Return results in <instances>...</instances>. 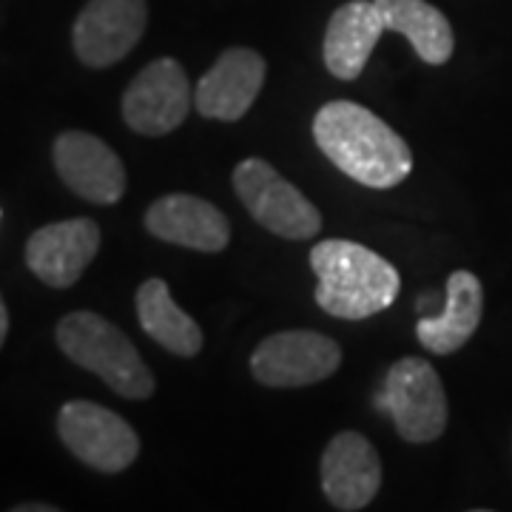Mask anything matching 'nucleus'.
Segmentation results:
<instances>
[{"instance_id": "12", "label": "nucleus", "mask_w": 512, "mask_h": 512, "mask_svg": "<svg viewBox=\"0 0 512 512\" xmlns=\"http://www.w3.org/2000/svg\"><path fill=\"white\" fill-rule=\"evenodd\" d=\"M322 493L336 510L359 512L382 487V458L356 430L333 436L319 461Z\"/></svg>"}, {"instance_id": "19", "label": "nucleus", "mask_w": 512, "mask_h": 512, "mask_svg": "<svg viewBox=\"0 0 512 512\" xmlns=\"http://www.w3.org/2000/svg\"><path fill=\"white\" fill-rule=\"evenodd\" d=\"M9 512H63L52 507V504H18V507H12Z\"/></svg>"}, {"instance_id": "8", "label": "nucleus", "mask_w": 512, "mask_h": 512, "mask_svg": "<svg viewBox=\"0 0 512 512\" xmlns=\"http://www.w3.org/2000/svg\"><path fill=\"white\" fill-rule=\"evenodd\" d=\"M191 100L183 63L174 57H157L123 92V120L143 137H163L183 126Z\"/></svg>"}, {"instance_id": "20", "label": "nucleus", "mask_w": 512, "mask_h": 512, "mask_svg": "<svg viewBox=\"0 0 512 512\" xmlns=\"http://www.w3.org/2000/svg\"><path fill=\"white\" fill-rule=\"evenodd\" d=\"M6 333H9V311H6V302H3V296H0V348H3V342H6Z\"/></svg>"}, {"instance_id": "21", "label": "nucleus", "mask_w": 512, "mask_h": 512, "mask_svg": "<svg viewBox=\"0 0 512 512\" xmlns=\"http://www.w3.org/2000/svg\"><path fill=\"white\" fill-rule=\"evenodd\" d=\"M470 512H493V510H470Z\"/></svg>"}, {"instance_id": "10", "label": "nucleus", "mask_w": 512, "mask_h": 512, "mask_svg": "<svg viewBox=\"0 0 512 512\" xmlns=\"http://www.w3.org/2000/svg\"><path fill=\"white\" fill-rule=\"evenodd\" d=\"M55 168L66 188L94 205H114L126 194V168L100 137L89 131H63L52 146Z\"/></svg>"}, {"instance_id": "5", "label": "nucleus", "mask_w": 512, "mask_h": 512, "mask_svg": "<svg viewBox=\"0 0 512 512\" xmlns=\"http://www.w3.org/2000/svg\"><path fill=\"white\" fill-rule=\"evenodd\" d=\"M234 191L265 231L282 239H311L322 231V214L274 165L248 157L234 168Z\"/></svg>"}, {"instance_id": "1", "label": "nucleus", "mask_w": 512, "mask_h": 512, "mask_svg": "<svg viewBox=\"0 0 512 512\" xmlns=\"http://www.w3.org/2000/svg\"><path fill=\"white\" fill-rule=\"evenodd\" d=\"M313 140L330 163L365 188H393L413 171V154L402 137L353 100H330L316 111Z\"/></svg>"}, {"instance_id": "9", "label": "nucleus", "mask_w": 512, "mask_h": 512, "mask_svg": "<svg viewBox=\"0 0 512 512\" xmlns=\"http://www.w3.org/2000/svg\"><path fill=\"white\" fill-rule=\"evenodd\" d=\"M146 23V0H89L74 20V55L89 69H109L143 40Z\"/></svg>"}, {"instance_id": "7", "label": "nucleus", "mask_w": 512, "mask_h": 512, "mask_svg": "<svg viewBox=\"0 0 512 512\" xmlns=\"http://www.w3.org/2000/svg\"><path fill=\"white\" fill-rule=\"evenodd\" d=\"M342 365L336 339L316 330H279L251 353V373L259 384L291 390L330 379Z\"/></svg>"}, {"instance_id": "6", "label": "nucleus", "mask_w": 512, "mask_h": 512, "mask_svg": "<svg viewBox=\"0 0 512 512\" xmlns=\"http://www.w3.org/2000/svg\"><path fill=\"white\" fill-rule=\"evenodd\" d=\"M57 436L74 458L97 473H123L140 456V436L103 404L74 399L57 413Z\"/></svg>"}, {"instance_id": "11", "label": "nucleus", "mask_w": 512, "mask_h": 512, "mask_svg": "<svg viewBox=\"0 0 512 512\" xmlns=\"http://www.w3.org/2000/svg\"><path fill=\"white\" fill-rule=\"evenodd\" d=\"M100 251V225L89 217L52 222L26 242L29 271L49 288H72Z\"/></svg>"}, {"instance_id": "3", "label": "nucleus", "mask_w": 512, "mask_h": 512, "mask_svg": "<svg viewBox=\"0 0 512 512\" xmlns=\"http://www.w3.org/2000/svg\"><path fill=\"white\" fill-rule=\"evenodd\" d=\"M57 348L63 350L74 365L92 370L123 399L143 402L154 393V373L143 362L140 350L117 325L100 313L74 311L57 322Z\"/></svg>"}, {"instance_id": "14", "label": "nucleus", "mask_w": 512, "mask_h": 512, "mask_svg": "<svg viewBox=\"0 0 512 512\" xmlns=\"http://www.w3.org/2000/svg\"><path fill=\"white\" fill-rule=\"evenodd\" d=\"M146 231L163 242L202 254H220L231 239L225 214L194 194H165L151 202L146 211Z\"/></svg>"}, {"instance_id": "4", "label": "nucleus", "mask_w": 512, "mask_h": 512, "mask_svg": "<svg viewBox=\"0 0 512 512\" xmlns=\"http://www.w3.org/2000/svg\"><path fill=\"white\" fill-rule=\"evenodd\" d=\"M376 404L396 424L407 444H430L447 430V393L436 367L419 356H404L390 365Z\"/></svg>"}, {"instance_id": "13", "label": "nucleus", "mask_w": 512, "mask_h": 512, "mask_svg": "<svg viewBox=\"0 0 512 512\" xmlns=\"http://www.w3.org/2000/svg\"><path fill=\"white\" fill-rule=\"evenodd\" d=\"M265 57L254 49H225L217 63L202 74L194 92V106L208 120L237 123L242 120L265 83Z\"/></svg>"}, {"instance_id": "15", "label": "nucleus", "mask_w": 512, "mask_h": 512, "mask_svg": "<svg viewBox=\"0 0 512 512\" xmlns=\"http://www.w3.org/2000/svg\"><path fill=\"white\" fill-rule=\"evenodd\" d=\"M384 20L376 0H350L339 6L328 20V32L322 43L325 66L336 80H356L365 72L379 37L384 35Z\"/></svg>"}, {"instance_id": "16", "label": "nucleus", "mask_w": 512, "mask_h": 512, "mask_svg": "<svg viewBox=\"0 0 512 512\" xmlns=\"http://www.w3.org/2000/svg\"><path fill=\"white\" fill-rule=\"evenodd\" d=\"M484 316V288L470 271H453L447 279V302L439 316H421L416 325L421 348L450 356L461 350L481 325Z\"/></svg>"}, {"instance_id": "18", "label": "nucleus", "mask_w": 512, "mask_h": 512, "mask_svg": "<svg viewBox=\"0 0 512 512\" xmlns=\"http://www.w3.org/2000/svg\"><path fill=\"white\" fill-rule=\"evenodd\" d=\"M137 319L148 336L174 356L191 359L202 350V330L174 302L165 279H146L137 291Z\"/></svg>"}, {"instance_id": "2", "label": "nucleus", "mask_w": 512, "mask_h": 512, "mask_svg": "<svg viewBox=\"0 0 512 512\" xmlns=\"http://www.w3.org/2000/svg\"><path fill=\"white\" fill-rule=\"evenodd\" d=\"M316 305L336 319L359 322L387 311L402 288L399 271L359 242L322 239L313 245Z\"/></svg>"}, {"instance_id": "17", "label": "nucleus", "mask_w": 512, "mask_h": 512, "mask_svg": "<svg viewBox=\"0 0 512 512\" xmlns=\"http://www.w3.org/2000/svg\"><path fill=\"white\" fill-rule=\"evenodd\" d=\"M387 32H399L410 40L413 52L430 63L441 66L453 57L456 35L447 15L427 0H376Z\"/></svg>"}]
</instances>
